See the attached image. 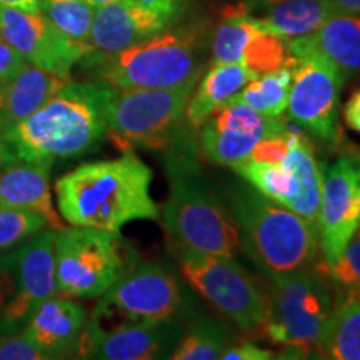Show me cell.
Here are the masks:
<instances>
[{"instance_id":"1","label":"cell","mask_w":360,"mask_h":360,"mask_svg":"<svg viewBox=\"0 0 360 360\" xmlns=\"http://www.w3.org/2000/svg\"><path fill=\"white\" fill-rule=\"evenodd\" d=\"M152 170L134 154L85 162L56 182L58 214L77 227L119 233L134 220L159 219L150 195Z\"/></svg>"},{"instance_id":"2","label":"cell","mask_w":360,"mask_h":360,"mask_svg":"<svg viewBox=\"0 0 360 360\" xmlns=\"http://www.w3.org/2000/svg\"><path fill=\"white\" fill-rule=\"evenodd\" d=\"M114 87L69 80L29 119L4 134L13 160L74 159L107 137L105 109Z\"/></svg>"},{"instance_id":"3","label":"cell","mask_w":360,"mask_h":360,"mask_svg":"<svg viewBox=\"0 0 360 360\" xmlns=\"http://www.w3.org/2000/svg\"><path fill=\"white\" fill-rule=\"evenodd\" d=\"M165 152L170 188L162 224L174 249L236 257L240 250L237 225L202 174L188 139Z\"/></svg>"},{"instance_id":"4","label":"cell","mask_w":360,"mask_h":360,"mask_svg":"<svg viewBox=\"0 0 360 360\" xmlns=\"http://www.w3.org/2000/svg\"><path fill=\"white\" fill-rule=\"evenodd\" d=\"M240 247L269 278L287 276L319 262L317 229L255 191L245 180L225 187Z\"/></svg>"},{"instance_id":"5","label":"cell","mask_w":360,"mask_h":360,"mask_svg":"<svg viewBox=\"0 0 360 360\" xmlns=\"http://www.w3.org/2000/svg\"><path fill=\"white\" fill-rule=\"evenodd\" d=\"M96 79L115 89H174L197 84L204 74V44L192 27L164 30L115 53L89 52Z\"/></svg>"},{"instance_id":"6","label":"cell","mask_w":360,"mask_h":360,"mask_svg":"<svg viewBox=\"0 0 360 360\" xmlns=\"http://www.w3.org/2000/svg\"><path fill=\"white\" fill-rule=\"evenodd\" d=\"M269 281V317L262 337L283 345L285 359L315 357L339 302L326 265L319 260L307 269Z\"/></svg>"},{"instance_id":"7","label":"cell","mask_w":360,"mask_h":360,"mask_svg":"<svg viewBox=\"0 0 360 360\" xmlns=\"http://www.w3.org/2000/svg\"><path fill=\"white\" fill-rule=\"evenodd\" d=\"M199 82V80H197ZM195 84L174 89H115L105 109L107 137L120 150H169L188 139L187 102Z\"/></svg>"},{"instance_id":"8","label":"cell","mask_w":360,"mask_h":360,"mask_svg":"<svg viewBox=\"0 0 360 360\" xmlns=\"http://www.w3.org/2000/svg\"><path fill=\"white\" fill-rule=\"evenodd\" d=\"M57 294L72 299H96L132 269L134 247L120 232L94 227H60L53 231Z\"/></svg>"},{"instance_id":"9","label":"cell","mask_w":360,"mask_h":360,"mask_svg":"<svg viewBox=\"0 0 360 360\" xmlns=\"http://www.w3.org/2000/svg\"><path fill=\"white\" fill-rule=\"evenodd\" d=\"M180 274L212 307L249 335H264L269 295L233 257L175 249Z\"/></svg>"},{"instance_id":"10","label":"cell","mask_w":360,"mask_h":360,"mask_svg":"<svg viewBox=\"0 0 360 360\" xmlns=\"http://www.w3.org/2000/svg\"><path fill=\"white\" fill-rule=\"evenodd\" d=\"M187 292L177 274L162 262L135 264L103 292L89 323L97 327L127 322H155L180 317Z\"/></svg>"},{"instance_id":"11","label":"cell","mask_w":360,"mask_h":360,"mask_svg":"<svg viewBox=\"0 0 360 360\" xmlns=\"http://www.w3.org/2000/svg\"><path fill=\"white\" fill-rule=\"evenodd\" d=\"M287 137L289 152L282 162L267 164L245 159L233 170L262 195L294 210L315 227L321 202L322 169L307 132L289 127Z\"/></svg>"},{"instance_id":"12","label":"cell","mask_w":360,"mask_h":360,"mask_svg":"<svg viewBox=\"0 0 360 360\" xmlns=\"http://www.w3.org/2000/svg\"><path fill=\"white\" fill-rule=\"evenodd\" d=\"M292 85L287 115L304 132L327 143L340 142L339 103L344 74L314 52L290 56Z\"/></svg>"},{"instance_id":"13","label":"cell","mask_w":360,"mask_h":360,"mask_svg":"<svg viewBox=\"0 0 360 360\" xmlns=\"http://www.w3.org/2000/svg\"><path fill=\"white\" fill-rule=\"evenodd\" d=\"M11 295L0 314V339L19 334L45 299L57 294L53 229H45L2 255Z\"/></svg>"},{"instance_id":"14","label":"cell","mask_w":360,"mask_h":360,"mask_svg":"<svg viewBox=\"0 0 360 360\" xmlns=\"http://www.w3.org/2000/svg\"><path fill=\"white\" fill-rule=\"evenodd\" d=\"M360 225V165L350 154L342 155L322 172L317 229L319 252L328 267L345 249Z\"/></svg>"},{"instance_id":"15","label":"cell","mask_w":360,"mask_h":360,"mask_svg":"<svg viewBox=\"0 0 360 360\" xmlns=\"http://www.w3.org/2000/svg\"><path fill=\"white\" fill-rule=\"evenodd\" d=\"M285 130L282 117H265L244 102L231 101L202 122L199 147L207 160L233 170L249 159L260 141Z\"/></svg>"},{"instance_id":"16","label":"cell","mask_w":360,"mask_h":360,"mask_svg":"<svg viewBox=\"0 0 360 360\" xmlns=\"http://www.w3.org/2000/svg\"><path fill=\"white\" fill-rule=\"evenodd\" d=\"M184 330L186 326L180 317L117 323L110 328H98L87 322L77 357L98 360L170 359Z\"/></svg>"},{"instance_id":"17","label":"cell","mask_w":360,"mask_h":360,"mask_svg":"<svg viewBox=\"0 0 360 360\" xmlns=\"http://www.w3.org/2000/svg\"><path fill=\"white\" fill-rule=\"evenodd\" d=\"M0 35L25 58L27 64L70 77V72L92 52L58 32L42 12L32 13L0 4Z\"/></svg>"},{"instance_id":"18","label":"cell","mask_w":360,"mask_h":360,"mask_svg":"<svg viewBox=\"0 0 360 360\" xmlns=\"http://www.w3.org/2000/svg\"><path fill=\"white\" fill-rule=\"evenodd\" d=\"M175 25L167 17L147 11L132 0L97 7L90 29V47L97 53H115L154 37Z\"/></svg>"},{"instance_id":"19","label":"cell","mask_w":360,"mask_h":360,"mask_svg":"<svg viewBox=\"0 0 360 360\" xmlns=\"http://www.w3.org/2000/svg\"><path fill=\"white\" fill-rule=\"evenodd\" d=\"M87 314L72 297L52 295L37 305L22 332L47 359H64L77 354Z\"/></svg>"},{"instance_id":"20","label":"cell","mask_w":360,"mask_h":360,"mask_svg":"<svg viewBox=\"0 0 360 360\" xmlns=\"http://www.w3.org/2000/svg\"><path fill=\"white\" fill-rule=\"evenodd\" d=\"M51 160H15L0 170V207L24 209L42 214L49 227H64L52 204Z\"/></svg>"},{"instance_id":"21","label":"cell","mask_w":360,"mask_h":360,"mask_svg":"<svg viewBox=\"0 0 360 360\" xmlns=\"http://www.w3.org/2000/svg\"><path fill=\"white\" fill-rule=\"evenodd\" d=\"M289 56L314 52L327 58L344 77L360 75V15L334 13L305 37L287 40Z\"/></svg>"},{"instance_id":"22","label":"cell","mask_w":360,"mask_h":360,"mask_svg":"<svg viewBox=\"0 0 360 360\" xmlns=\"http://www.w3.org/2000/svg\"><path fill=\"white\" fill-rule=\"evenodd\" d=\"M72 77L25 64L0 87V132L6 134L37 112Z\"/></svg>"},{"instance_id":"23","label":"cell","mask_w":360,"mask_h":360,"mask_svg":"<svg viewBox=\"0 0 360 360\" xmlns=\"http://www.w3.org/2000/svg\"><path fill=\"white\" fill-rule=\"evenodd\" d=\"M255 77L259 75L238 62L210 65V69L200 75L187 102L186 122L188 127L199 129L207 117L231 102V98Z\"/></svg>"},{"instance_id":"24","label":"cell","mask_w":360,"mask_h":360,"mask_svg":"<svg viewBox=\"0 0 360 360\" xmlns=\"http://www.w3.org/2000/svg\"><path fill=\"white\" fill-rule=\"evenodd\" d=\"M278 37L290 40L315 32L334 15L328 0H254L245 6Z\"/></svg>"},{"instance_id":"25","label":"cell","mask_w":360,"mask_h":360,"mask_svg":"<svg viewBox=\"0 0 360 360\" xmlns=\"http://www.w3.org/2000/svg\"><path fill=\"white\" fill-rule=\"evenodd\" d=\"M267 30H270L269 27L252 15L245 6L225 8L210 42L212 64H222V62L244 64L252 47Z\"/></svg>"},{"instance_id":"26","label":"cell","mask_w":360,"mask_h":360,"mask_svg":"<svg viewBox=\"0 0 360 360\" xmlns=\"http://www.w3.org/2000/svg\"><path fill=\"white\" fill-rule=\"evenodd\" d=\"M319 355L360 360V297H340L322 335Z\"/></svg>"},{"instance_id":"27","label":"cell","mask_w":360,"mask_h":360,"mask_svg":"<svg viewBox=\"0 0 360 360\" xmlns=\"http://www.w3.org/2000/svg\"><path fill=\"white\" fill-rule=\"evenodd\" d=\"M233 344L232 328L214 317H200L186 327L170 359L174 360H215Z\"/></svg>"},{"instance_id":"28","label":"cell","mask_w":360,"mask_h":360,"mask_svg":"<svg viewBox=\"0 0 360 360\" xmlns=\"http://www.w3.org/2000/svg\"><path fill=\"white\" fill-rule=\"evenodd\" d=\"M290 85L292 67L290 62H287L281 69L250 80L231 101L244 102L265 117H282L289 102Z\"/></svg>"},{"instance_id":"29","label":"cell","mask_w":360,"mask_h":360,"mask_svg":"<svg viewBox=\"0 0 360 360\" xmlns=\"http://www.w3.org/2000/svg\"><path fill=\"white\" fill-rule=\"evenodd\" d=\"M94 12L87 0H42V13L58 32L90 47ZM92 49V47H90Z\"/></svg>"},{"instance_id":"30","label":"cell","mask_w":360,"mask_h":360,"mask_svg":"<svg viewBox=\"0 0 360 360\" xmlns=\"http://www.w3.org/2000/svg\"><path fill=\"white\" fill-rule=\"evenodd\" d=\"M45 229L49 222L42 214L0 207V254L22 245Z\"/></svg>"},{"instance_id":"31","label":"cell","mask_w":360,"mask_h":360,"mask_svg":"<svg viewBox=\"0 0 360 360\" xmlns=\"http://www.w3.org/2000/svg\"><path fill=\"white\" fill-rule=\"evenodd\" d=\"M327 274L340 297H360V225Z\"/></svg>"},{"instance_id":"32","label":"cell","mask_w":360,"mask_h":360,"mask_svg":"<svg viewBox=\"0 0 360 360\" xmlns=\"http://www.w3.org/2000/svg\"><path fill=\"white\" fill-rule=\"evenodd\" d=\"M0 360H49L24 332L0 339Z\"/></svg>"},{"instance_id":"33","label":"cell","mask_w":360,"mask_h":360,"mask_svg":"<svg viewBox=\"0 0 360 360\" xmlns=\"http://www.w3.org/2000/svg\"><path fill=\"white\" fill-rule=\"evenodd\" d=\"M25 64V58L0 35V87L15 77L17 72Z\"/></svg>"},{"instance_id":"34","label":"cell","mask_w":360,"mask_h":360,"mask_svg":"<svg viewBox=\"0 0 360 360\" xmlns=\"http://www.w3.org/2000/svg\"><path fill=\"white\" fill-rule=\"evenodd\" d=\"M272 350L262 349L252 342H242V344H231L220 355V360H269L274 359Z\"/></svg>"},{"instance_id":"35","label":"cell","mask_w":360,"mask_h":360,"mask_svg":"<svg viewBox=\"0 0 360 360\" xmlns=\"http://www.w3.org/2000/svg\"><path fill=\"white\" fill-rule=\"evenodd\" d=\"M132 2L147 11L167 17L174 24H177L188 6V0H132Z\"/></svg>"},{"instance_id":"36","label":"cell","mask_w":360,"mask_h":360,"mask_svg":"<svg viewBox=\"0 0 360 360\" xmlns=\"http://www.w3.org/2000/svg\"><path fill=\"white\" fill-rule=\"evenodd\" d=\"M344 120L349 129L360 134V89L355 90L344 105Z\"/></svg>"},{"instance_id":"37","label":"cell","mask_w":360,"mask_h":360,"mask_svg":"<svg viewBox=\"0 0 360 360\" xmlns=\"http://www.w3.org/2000/svg\"><path fill=\"white\" fill-rule=\"evenodd\" d=\"M334 13H352L360 15V0H328Z\"/></svg>"},{"instance_id":"38","label":"cell","mask_w":360,"mask_h":360,"mask_svg":"<svg viewBox=\"0 0 360 360\" xmlns=\"http://www.w3.org/2000/svg\"><path fill=\"white\" fill-rule=\"evenodd\" d=\"M8 295H11V283H8L7 267L4 264L2 255H0V314H2L4 307H6Z\"/></svg>"},{"instance_id":"39","label":"cell","mask_w":360,"mask_h":360,"mask_svg":"<svg viewBox=\"0 0 360 360\" xmlns=\"http://www.w3.org/2000/svg\"><path fill=\"white\" fill-rule=\"evenodd\" d=\"M2 6L7 7H15L20 11L40 13L42 12V0H0Z\"/></svg>"},{"instance_id":"40","label":"cell","mask_w":360,"mask_h":360,"mask_svg":"<svg viewBox=\"0 0 360 360\" xmlns=\"http://www.w3.org/2000/svg\"><path fill=\"white\" fill-rule=\"evenodd\" d=\"M12 162H15V160H13L11 150H8V146H7L6 139H4V134L0 132V169L6 167V165H8V164H12Z\"/></svg>"},{"instance_id":"41","label":"cell","mask_w":360,"mask_h":360,"mask_svg":"<svg viewBox=\"0 0 360 360\" xmlns=\"http://www.w3.org/2000/svg\"><path fill=\"white\" fill-rule=\"evenodd\" d=\"M92 7H102V6H107V4H112V2H117V0H87Z\"/></svg>"},{"instance_id":"42","label":"cell","mask_w":360,"mask_h":360,"mask_svg":"<svg viewBox=\"0 0 360 360\" xmlns=\"http://www.w3.org/2000/svg\"><path fill=\"white\" fill-rule=\"evenodd\" d=\"M350 154H352L354 157H355V159H357V162H359V165H360V150H359V148H350Z\"/></svg>"}]
</instances>
